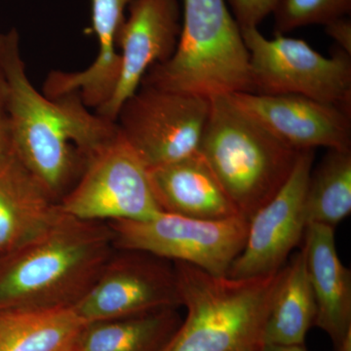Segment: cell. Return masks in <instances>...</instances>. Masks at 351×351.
<instances>
[{
    "label": "cell",
    "instance_id": "1",
    "mask_svg": "<svg viewBox=\"0 0 351 351\" xmlns=\"http://www.w3.org/2000/svg\"><path fill=\"white\" fill-rule=\"evenodd\" d=\"M4 69L11 149L59 203L119 127L91 112L76 93L56 98L40 93L27 75L15 29L7 32Z\"/></svg>",
    "mask_w": 351,
    "mask_h": 351
},
{
    "label": "cell",
    "instance_id": "2",
    "mask_svg": "<svg viewBox=\"0 0 351 351\" xmlns=\"http://www.w3.org/2000/svg\"><path fill=\"white\" fill-rule=\"evenodd\" d=\"M117 250L108 223L61 212L40 237L0 258V313L73 308Z\"/></svg>",
    "mask_w": 351,
    "mask_h": 351
},
{
    "label": "cell",
    "instance_id": "3",
    "mask_svg": "<svg viewBox=\"0 0 351 351\" xmlns=\"http://www.w3.org/2000/svg\"><path fill=\"white\" fill-rule=\"evenodd\" d=\"M186 316L164 351H262L270 306L283 267L232 278L175 262Z\"/></svg>",
    "mask_w": 351,
    "mask_h": 351
},
{
    "label": "cell",
    "instance_id": "4",
    "mask_svg": "<svg viewBox=\"0 0 351 351\" xmlns=\"http://www.w3.org/2000/svg\"><path fill=\"white\" fill-rule=\"evenodd\" d=\"M199 152L239 213L249 219L282 189L300 152L230 96L210 99Z\"/></svg>",
    "mask_w": 351,
    "mask_h": 351
},
{
    "label": "cell",
    "instance_id": "5",
    "mask_svg": "<svg viewBox=\"0 0 351 351\" xmlns=\"http://www.w3.org/2000/svg\"><path fill=\"white\" fill-rule=\"evenodd\" d=\"M141 85L208 99L253 93L250 55L225 0H184L174 54L152 66Z\"/></svg>",
    "mask_w": 351,
    "mask_h": 351
},
{
    "label": "cell",
    "instance_id": "6",
    "mask_svg": "<svg viewBox=\"0 0 351 351\" xmlns=\"http://www.w3.org/2000/svg\"><path fill=\"white\" fill-rule=\"evenodd\" d=\"M241 32L253 93L301 95L351 113V55L337 47L325 57L302 39L267 38L258 27Z\"/></svg>",
    "mask_w": 351,
    "mask_h": 351
},
{
    "label": "cell",
    "instance_id": "7",
    "mask_svg": "<svg viewBox=\"0 0 351 351\" xmlns=\"http://www.w3.org/2000/svg\"><path fill=\"white\" fill-rule=\"evenodd\" d=\"M108 223L117 250L145 252L226 276L243 250L249 219H201L162 212L145 221Z\"/></svg>",
    "mask_w": 351,
    "mask_h": 351
},
{
    "label": "cell",
    "instance_id": "8",
    "mask_svg": "<svg viewBox=\"0 0 351 351\" xmlns=\"http://www.w3.org/2000/svg\"><path fill=\"white\" fill-rule=\"evenodd\" d=\"M82 221H145L162 213L149 169L119 133L88 160L78 181L58 203Z\"/></svg>",
    "mask_w": 351,
    "mask_h": 351
},
{
    "label": "cell",
    "instance_id": "9",
    "mask_svg": "<svg viewBox=\"0 0 351 351\" xmlns=\"http://www.w3.org/2000/svg\"><path fill=\"white\" fill-rule=\"evenodd\" d=\"M210 99L141 85L120 108V134L147 169L199 152Z\"/></svg>",
    "mask_w": 351,
    "mask_h": 351
},
{
    "label": "cell",
    "instance_id": "10",
    "mask_svg": "<svg viewBox=\"0 0 351 351\" xmlns=\"http://www.w3.org/2000/svg\"><path fill=\"white\" fill-rule=\"evenodd\" d=\"M180 306L174 263L145 252L117 250L73 308L88 324Z\"/></svg>",
    "mask_w": 351,
    "mask_h": 351
},
{
    "label": "cell",
    "instance_id": "11",
    "mask_svg": "<svg viewBox=\"0 0 351 351\" xmlns=\"http://www.w3.org/2000/svg\"><path fill=\"white\" fill-rule=\"evenodd\" d=\"M313 161V149L300 152L282 189L249 219L243 250L226 276L251 278L282 269L306 232L304 196Z\"/></svg>",
    "mask_w": 351,
    "mask_h": 351
},
{
    "label": "cell",
    "instance_id": "12",
    "mask_svg": "<svg viewBox=\"0 0 351 351\" xmlns=\"http://www.w3.org/2000/svg\"><path fill=\"white\" fill-rule=\"evenodd\" d=\"M181 11L178 0H133L129 15L120 27L119 82L112 98L96 110L115 122L120 108L136 93L147 71L169 60L181 34Z\"/></svg>",
    "mask_w": 351,
    "mask_h": 351
},
{
    "label": "cell",
    "instance_id": "13",
    "mask_svg": "<svg viewBox=\"0 0 351 351\" xmlns=\"http://www.w3.org/2000/svg\"><path fill=\"white\" fill-rule=\"evenodd\" d=\"M239 107L297 151H351V113L301 95L241 92L228 95Z\"/></svg>",
    "mask_w": 351,
    "mask_h": 351
},
{
    "label": "cell",
    "instance_id": "14",
    "mask_svg": "<svg viewBox=\"0 0 351 351\" xmlns=\"http://www.w3.org/2000/svg\"><path fill=\"white\" fill-rule=\"evenodd\" d=\"M61 214L11 147L0 152V258L38 239Z\"/></svg>",
    "mask_w": 351,
    "mask_h": 351
},
{
    "label": "cell",
    "instance_id": "15",
    "mask_svg": "<svg viewBox=\"0 0 351 351\" xmlns=\"http://www.w3.org/2000/svg\"><path fill=\"white\" fill-rule=\"evenodd\" d=\"M92 25L99 52L94 63L75 73L52 71L44 83L43 94L49 98L76 93L95 110L112 98L120 71L117 36L125 20V10L133 0H91Z\"/></svg>",
    "mask_w": 351,
    "mask_h": 351
},
{
    "label": "cell",
    "instance_id": "16",
    "mask_svg": "<svg viewBox=\"0 0 351 351\" xmlns=\"http://www.w3.org/2000/svg\"><path fill=\"white\" fill-rule=\"evenodd\" d=\"M302 247L315 299L314 326L326 332L336 348L351 332L350 269L339 258L332 226L307 225Z\"/></svg>",
    "mask_w": 351,
    "mask_h": 351
},
{
    "label": "cell",
    "instance_id": "17",
    "mask_svg": "<svg viewBox=\"0 0 351 351\" xmlns=\"http://www.w3.org/2000/svg\"><path fill=\"white\" fill-rule=\"evenodd\" d=\"M149 182L161 210L201 219L241 216L200 152L149 169Z\"/></svg>",
    "mask_w": 351,
    "mask_h": 351
},
{
    "label": "cell",
    "instance_id": "18",
    "mask_svg": "<svg viewBox=\"0 0 351 351\" xmlns=\"http://www.w3.org/2000/svg\"><path fill=\"white\" fill-rule=\"evenodd\" d=\"M178 307L88 323L75 351H164L179 329Z\"/></svg>",
    "mask_w": 351,
    "mask_h": 351
},
{
    "label": "cell",
    "instance_id": "19",
    "mask_svg": "<svg viewBox=\"0 0 351 351\" xmlns=\"http://www.w3.org/2000/svg\"><path fill=\"white\" fill-rule=\"evenodd\" d=\"M315 318V299L302 247L283 267L265 326V345H304Z\"/></svg>",
    "mask_w": 351,
    "mask_h": 351
},
{
    "label": "cell",
    "instance_id": "20",
    "mask_svg": "<svg viewBox=\"0 0 351 351\" xmlns=\"http://www.w3.org/2000/svg\"><path fill=\"white\" fill-rule=\"evenodd\" d=\"M86 325L73 308L0 313V351H75Z\"/></svg>",
    "mask_w": 351,
    "mask_h": 351
},
{
    "label": "cell",
    "instance_id": "21",
    "mask_svg": "<svg viewBox=\"0 0 351 351\" xmlns=\"http://www.w3.org/2000/svg\"><path fill=\"white\" fill-rule=\"evenodd\" d=\"M307 225L335 228L351 213V151L329 149L307 182Z\"/></svg>",
    "mask_w": 351,
    "mask_h": 351
},
{
    "label": "cell",
    "instance_id": "22",
    "mask_svg": "<svg viewBox=\"0 0 351 351\" xmlns=\"http://www.w3.org/2000/svg\"><path fill=\"white\" fill-rule=\"evenodd\" d=\"M351 12V0H280L274 10L276 34L306 25H326Z\"/></svg>",
    "mask_w": 351,
    "mask_h": 351
},
{
    "label": "cell",
    "instance_id": "23",
    "mask_svg": "<svg viewBox=\"0 0 351 351\" xmlns=\"http://www.w3.org/2000/svg\"><path fill=\"white\" fill-rule=\"evenodd\" d=\"M232 16L240 29L258 27L270 14H274L280 0H228Z\"/></svg>",
    "mask_w": 351,
    "mask_h": 351
},
{
    "label": "cell",
    "instance_id": "24",
    "mask_svg": "<svg viewBox=\"0 0 351 351\" xmlns=\"http://www.w3.org/2000/svg\"><path fill=\"white\" fill-rule=\"evenodd\" d=\"M325 27V32L336 43L337 47L351 55V21L348 17L332 21Z\"/></svg>",
    "mask_w": 351,
    "mask_h": 351
},
{
    "label": "cell",
    "instance_id": "25",
    "mask_svg": "<svg viewBox=\"0 0 351 351\" xmlns=\"http://www.w3.org/2000/svg\"><path fill=\"white\" fill-rule=\"evenodd\" d=\"M11 147L8 120L5 112V101H0V152Z\"/></svg>",
    "mask_w": 351,
    "mask_h": 351
},
{
    "label": "cell",
    "instance_id": "26",
    "mask_svg": "<svg viewBox=\"0 0 351 351\" xmlns=\"http://www.w3.org/2000/svg\"><path fill=\"white\" fill-rule=\"evenodd\" d=\"M7 44V32H0V101H5L6 77L5 69H4V56Z\"/></svg>",
    "mask_w": 351,
    "mask_h": 351
},
{
    "label": "cell",
    "instance_id": "27",
    "mask_svg": "<svg viewBox=\"0 0 351 351\" xmlns=\"http://www.w3.org/2000/svg\"><path fill=\"white\" fill-rule=\"evenodd\" d=\"M262 351H307L304 345H265Z\"/></svg>",
    "mask_w": 351,
    "mask_h": 351
},
{
    "label": "cell",
    "instance_id": "28",
    "mask_svg": "<svg viewBox=\"0 0 351 351\" xmlns=\"http://www.w3.org/2000/svg\"><path fill=\"white\" fill-rule=\"evenodd\" d=\"M336 351H351V332L335 348Z\"/></svg>",
    "mask_w": 351,
    "mask_h": 351
}]
</instances>
